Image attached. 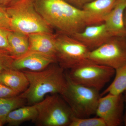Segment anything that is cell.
<instances>
[{
  "label": "cell",
  "instance_id": "1",
  "mask_svg": "<svg viewBox=\"0 0 126 126\" xmlns=\"http://www.w3.org/2000/svg\"><path fill=\"white\" fill-rule=\"evenodd\" d=\"M36 10L57 32L72 36L91 25L88 15L63 0H34Z\"/></svg>",
  "mask_w": 126,
  "mask_h": 126
},
{
  "label": "cell",
  "instance_id": "2",
  "mask_svg": "<svg viewBox=\"0 0 126 126\" xmlns=\"http://www.w3.org/2000/svg\"><path fill=\"white\" fill-rule=\"evenodd\" d=\"M64 70L55 63L41 71H22L29 84L27 89L19 96L29 105H32L43 100L49 94L61 95L67 85V78Z\"/></svg>",
  "mask_w": 126,
  "mask_h": 126
},
{
  "label": "cell",
  "instance_id": "3",
  "mask_svg": "<svg viewBox=\"0 0 126 126\" xmlns=\"http://www.w3.org/2000/svg\"><path fill=\"white\" fill-rule=\"evenodd\" d=\"M13 31L29 35L53 33L35 6L34 0H16L6 7Z\"/></svg>",
  "mask_w": 126,
  "mask_h": 126
},
{
  "label": "cell",
  "instance_id": "4",
  "mask_svg": "<svg viewBox=\"0 0 126 126\" xmlns=\"http://www.w3.org/2000/svg\"><path fill=\"white\" fill-rule=\"evenodd\" d=\"M67 77V87L60 95L70 107L74 116L85 118L95 114L101 97L99 91L75 83Z\"/></svg>",
  "mask_w": 126,
  "mask_h": 126
},
{
  "label": "cell",
  "instance_id": "5",
  "mask_svg": "<svg viewBox=\"0 0 126 126\" xmlns=\"http://www.w3.org/2000/svg\"><path fill=\"white\" fill-rule=\"evenodd\" d=\"M38 111L34 122L39 126H69L74 116L72 110L58 94L44 98L36 103Z\"/></svg>",
  "mask_w": 126,
  "mask_h": 126
},
{
  "label": "cell",
  "instance_id": "6",
  "mask_svg": "<svg viewBox=\"0 0 126 126\" xmlns=\"http://www.w3.org/2000/svg\"><path fill=\"white\" fill-rule=\"evenodd\" d=\"M56 58L57 63L64 69H70L90 61V50L72 36L56 32Z\"/></svg>",
  "mask_w": 126,
  "mask_h": 126
},
{
  "label": "cell",
  "instance_id": "7",
  "mask_svg": "<svg viewBox=\"0 0 126 126\" xmlns=\"http://www.w3.org/2000/svg\"><path fill=\"white\" fill-rule=\"evenodd\" d=\"M114 69L91 61L72 69L67 77L75 83L100 91L115 74Z\"/></svg>",
  "mask_w": 126,
  "mask_h": 126
},
{
  "label": "cell",
  "instance_id": "8",
  "mask_svg": "<svg viewBox=\"0 0 126 126\" xmlns=\"http://www.w3.org/2000/svg\"><path fill=\"white\" fill-rule=\"evenodd\" d=\"M88 59L115 70L121 67L126 63V37L112 36L101 46L90 50Z\"/></svg>",
  "mask_w": 126,
  "mask_h": 126
},
{
  "label": "cell",
  "instance_id": "9",
  "mask_svg": "<svg viewBox=\"0 0 126 126\" xmlns=\"http://www.w3.org/2000/svg\"><path fill=\"white\" fill-rule=\"evenodd\" d=\"M105 95L100 97L95 114L106 126H121L123 122L124 97L123 94Z\"/></svg>",
  "mask_w": 126,
  "mask_h": 126
},
{
  "label": "cell",
  "instance_id": "10",
  "mask_svg": "<svg viewBox=\"0 0 126 126\" xmlns=\"http://www.w3.org/2000/svg\"><path fill=\"white\" fill-rule=\"evenodd\" d=\"M57 63L55 57L40 52L29 50L24 55L14 59L12 68L16 70L39 71Z\"/></svg>",
  "mask_w": 126,
  "mask_h": 126
},
{
  "label": "cell",
  "instance_id": "11",
  "mask_svg": "<svg viewBox=\"0 0 126 126\" xmlns=\"http://www.w3.org/2000/svg\"><path fill=\"white\" fill-rule=\"evenodd\" d=\"M86 46L90 50L95 49L112 37L105 24L90 25L71 36Z\"/></svg>",
  "mask_w": 126,
  "mask_h": 126
},
{
  "label": "cell",
  "instance_id": "12",
  "mask_svg": "<svg viewBox=\"0 0 126 126\" xmlns=\"http://www.w3.org/2000/svg\"><path fill=\"white\" fill-rule=\"evenodd\" d=\"M126 0H118L115 7L106 17L104 23L112 36L126 37L124 13Z\"/></svg>",
  "mask_w": 126,
  "mask_h": 126
},
{
  "label": "cell",
  "instance_id": "13",
  "mask_svg": "<svg viewBox=\"0 0 126 126\" xmlns=\"http://www.w3.org/2000/svg\"><path fill=\"white\" fill-rule=\"evenodd\" d=\"M118 0H93L83 7L88 15L91 25L104 22L105 19L115 7Z\"/></svg>",
  "mask_w": 126,
  "mask_h": 126
},
{
  "label": "cell",
  "instance_id": "14",
  "mask_svg": "<svg viewBox=\"0 0 126 126\" xmlns=\"http://www.w3.org/2000/svg\"><path fill=\"white\" fill-rule=\"evenodd\" d=\"M28 37L29 42V50L40 52L56 58L55 33H35L28 35Z\"/></svg>",
  "mask_w": 126,
  "mask_h": 126
},
{
  "label": "cell",
  "instance_id": "15",
  "mask_svg": "<svg viewBox=\"0 0 126 126\" xmlns=\"http://www.w3.org/2000/svg\"><path fill=\"white\" fill-rule=\"evenodd\" d=\"M0 83L19 94L27 89L29 84L23 71L13 69H6L0 73Z\"/></svg>",
  "mask_w": 126,
  "mask_h": 126
},
{
  "label": "cell",
  "instance_id": "16",
  "mask_svg": "<svg viewBox=\"0 0 126 126\" xmlns=\"http://www.w3.org/2000/svg\"><path fill=\"white\" fill-rule=\"evenodd\" d=\"M38 115L36 104L22 106L11 111L7 115L5 123L10 126H18L28 121L34 122Z\"/></svg>",
  "mask_w": 126,
  "mask_h": 126
},
{
  "label": "cell",
  "instance_id": "17",
  "mask_svg": "<svg viewBox=\"0 0 126 126\" xmlns=\"http://www.w3.org/2000/svg\"><path fill=\"white\" fill-rule=\"evenodd\" d=\"M8 39L14 59L24 55L29 51L28 35L18 32L9 31Z\"/></svg>",
  "mask_w": 126,
  "mask_h": 126
},
{
  "label": "cell",
  "instance_id": "18",
  "mask_svg": "<svg viewBox=\"0 0 126 126\" xmlns=\"http://www.w3.org/2000/svg\"><path fill=\"white\" fill-rule=\"evenodd\" d=\"M115 77L110 86L102 93L101 97L108 94L119 95L126 90V63L115 69Z\"/></svg>",
  "mask_w": 126,
  "mask_h": 126
},
{
  "label": "cell",
  "instance_id": "19",
  "mask_svg": "<svg viewBox=\"0 0 126 126\" xmlns=\"http://www.w3.org/2000/svg\"><path fill=\"white\" fill-rule=\"evenodd\" d=\"M25 99L19 96L0 98V119L4 124L8 114L12 110L23 106Z\"/></svg>",
  "mask_w": 126,
  "mask_h": 126
},
{
  "label": "cell",
  "instance_id": "20",
  "mask_svg": "<svg viewBox=\"0 0 126 126\" xmlns=\"http://www.w3.org/2000/svg\"><path fill=\"white\" fill-rule=\"evenodd\" d=\"M69 126H106L103 120L98 117L80 118L74 116Z\"/></svg>",
  "mask_w": 126,
  "mask_h": 126
},
{
  "label": "cell",
  "instance_id": "21",
  "mask_svg": "<svg viewBox=\"0 0 126 126\" xmlns=\"http://www.w3.org/2000/svg\"><path fill=\"white\" fill-rule=\"evenodd\" d=\"M14 57L8 52L0 50V73L6 69H12Z\"/></svg>",
  "mask_w": 126,
  "mask_h": 126
},
{
  "label": "cell",
  "instance_id": "22",
  "mask_svg": "<svg viewBox=\"0 0 126 126\" xmlns=\"http://www.w3.org/2000/svg\"><path fill=\"white\" fill-rule=\"evenodd\" d=\"M0 28L8 31H13L6 7L1 6H0Z\"/></svg>",
  "mask_w": 126,
  "mask_h": 126
},
{
  "label": "cell",
  "instance_id": "23",
  "mask_svg": "<svg viewBox=\"0 0 126 126\" xmlns=\"http://www.w3.org/2000/svg\"><path fill=\"white\" fill-rule=\"evenodd\" d=\"M9 31L0 28V50L8 52L12 55L11 49L8 41Z\"/></svg>",
  "mask_w": 126,
  "mask_h": 126
},
{
  "label": "cell",
  "instance_id": "24",
  "mask_svg": "<svg viewBox=\"0 0 126 126\" xmlns=\"http://www.w3.org/2000/svg\"><path fill=\"white\" fill-rule=\"evenodd\" d=\"M19 94L0 83V98H7L18 96Z\"/></svg>",
  "mask_w": 126,
  "mask_h": 126
},
{
  "label": "cell",
  "instance_id": "25",
  "mask_svg": "<svg viewBox=\"0 0 126 126\" xmlns=\"http://www.w3.org/2000/svg\"><path fill=\"white\" fill-rule=\"evenodd\" d=\"M74 7L82 9L86 4L93 0H63Z\"/></svg>",
  "mask_w": 126,
  "mask_h": 126
},
{
  "label": "cell",
  "instance_id": "26",
  "mask_svg": "<svg viewBox=\"0 0 126 126\" xmlns=\"http://www.w3.org/2000/svg\"><path fill=\"white\" fill-rule=\"evenodd\" d=\"M16 0H0V6L7 7Z\"/></svg>",
  "mask_w": 126,
  "mask_h": 126
},
{
  "label": "cell",
  "instance_id": "27",
  "mask_svg": "<svg viewBox=\"0 0 126 126\" xmlns=\"http://www.w3.org/2000/svg\"><path fill=\"white\" fill-rule=\"evenodd\" d=\"M126 94H125V96L124 97V102L126 104V112H125V115H124V117H123V122H124V125L126 126Z\"/></svg>",
  "mask_w": 126,
  "mask_h": 126
},
{
  "label": "cell",
  "instance_id": "28",
  "mask_svg": "<svg viewBox=\"0 0 126 126\" xmlns=\"http://www.w3.org/2000/svg\"><path fill=\"white\" fill-rule=\"evenodd\" d=\"M124 25L126 30V7L125 8L124 13Z\"/></svg>",
  "mask_w": 126,
  "mask_h": 126
},
{
  "label": "cell",
  "instance_id": "29",
  "mask_svg": "<svg viewBox=\"0 0 126 126\" xmlns=\"http://www.w3.org/2000/svg\"><path fill=\"white\" fill-rule=\"evenodd\" d=\"M2 125H3V123H2V122H1V121L0 119V126H2Z\"/></svg>",
  "mask_w": 126,
  "mask_h": 126
}]
</instances>
